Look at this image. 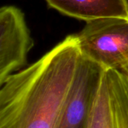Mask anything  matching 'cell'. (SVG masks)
I'll return each instance as SVG.
<instances>
[{
  "mask_svg": "<svg viewBox=\"0 0 128 128\" xmlns=\"http://www.w3.org/2000/svg\"><path fill=\"white\" fill-rule=\"evenodd\" d=\"M81 58L68 35L28 67L0 84V128H58Z\"/></svg>",
  "mask_w": 128,
  "mask_h": 128,
  "instance_id": "cell-1",
  "label": "cell"
},
{
  "mask_svg": "<svg viewBox=\"0 0 128 128\" xmlns=\"http://www.w3.org/2000/svg\"><path fill=\"white\" fill-rule=\"evenodd\" d=\"M76 36L81 55L106 70L122 71L128 65V18L88 21Z\"/></svg>",
  "mask_w": 128,
  "mask_h": 128,
  "instance_id": "cell-2",
  "label": "cell"
},
{
  "mask_svg": "<svg viewBox=\"0 0 128 128\" xmlns=\"http://www.w3.org/2000/svg\"><path fill=\"white\" fill-rule=\"evenodd\" d=\"M83 128H128V77L123 72L105 71Z\"/></svg>",
  "mask_w": 128,
  "mask_h": 128,
  "instance_id": "cell-3",
  "label": "cell"
},
{
  "mask_svg": "<svg viewBox=\"0 0 128 128\" xmlns=\"http://www.w3.org/2000/svg\"><path fill=\"white\" fill-rule=\"evenodd\" d=\"M34 45L24 14L15 6L0 9V84L27 63Z\"/></svg>",
  "mask_w": 128,
  "mask_h": 128,
  "instance_id": "cell-4",
  "label": "cell"
},
{
  "mask_svg": "<svg viewBox=\"0 0 128 128\" xmlns=\"http://www.w3.org/2000/svg\"><path fill=\"white\" fill-rule=\"evenodd\" d=\"M106 69L81 55L58 128H83L90 103Z\"/></svg>",
  "mask_w": 128,
  "mask_h": 128,
  "instance_id": "cell-5",
  "label": "cell"
},
{
  "mask_svg": "<svg viewBox=\"0 0 128 128\" xmlns=\"http://www.w3.org/2000/svg\"><path fill=\"white\" fill-rule=\"evenodd\" d=\"M60 13L86 22L106 17L128 18L124 0H46Z\"/></svg>",
  "mask_w": 128,
  "mask_h": 128,
  "instance_id": "cell-6",
  "label": "cell"
},
{
  "mask_svg": "<svg viewBox=\"0 0 128 128\" xmlns=\"http://www.w3.org/2000/svg\"><path fill=\"white\" fill-rule=\"evenodd\" d=\"M122 72H124V73L128 77V65L127 66H125V67L122 70Z\"/></svg>",
  "mask_w": 128,
  "mask_h": 128,
  "instance_id": "cell-7",
  "label": "cell"
},
{
  "mask_svg": "<svg viewBox=\"0 0 128 128\" xmlns=\"http://www.w3.org/2000/svg\"><path fill=\"white\" fill-rule=\"evenodd\" d=\"M125 1V4H126V7H127V11L128 13V0H124Z\"/></svg>",
  "mask_w": 128,
  "mask_h": 128,
  "instance_id": "cell-8",
  "label": "cell"
}]
</instances>
